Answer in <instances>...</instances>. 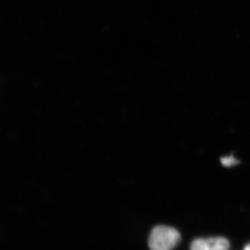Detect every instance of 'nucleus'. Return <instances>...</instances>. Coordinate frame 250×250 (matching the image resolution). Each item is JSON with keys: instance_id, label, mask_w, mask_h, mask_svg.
Listing matches in <instances>:
<instances>
[{"instance_id": "20e7f679", "label": "nucleus", "mask_w": 250, "mask_h": 250, "mask_svg": "<svg viewBox=\"0 0 250 250\" xmlns=\"http://www.w3.org/2000/svg\"><path fill=\"white\" fill-rule=\"evenodd\" d=\"M244 250H250V243L245 247V248L244 249Z\"/></svg>"}, {"instance_id": "7ed1b4c3", "label": "nucleus", "mask_w": 250, "mask_h": 250, "mask_svg": "<svg viewBox=\"0 0 250 250\" xmlns=\"http://www.w3.org/2000/svg\"><path fill=\"white\" fill-rule=\"evenodd\" d=\"M220 160L222 165L225 167H232L239 164V161L232 155L224 156L221 158Z\"/></svg>"}, {"instance_id": "f03ea898", "label": "nucleus", "mask_w": 250, "mask_h": 250, "mask_svg": "<svg viewBox=\"0 0 250 250\" xmlns=\"http://www.w3.org/2000/svg\"><path fill=\"white\" fill-rule=\"evenodd\" d=\"M230 247L229 242L223 237L198 239L190 245V250H228Z\"/></svg>"}, {"instance_id": "f257e3e1", "label": "nucleus", "mask_w": 250, "mask_h": 250, "mask_svg": "<svg viewBox=\"0 0 250 250\" xmlns=\"http://www.w3.org/2000/svg\"><path fill=\"white\" fill-rule=\"evenodd\" d=\"M181 239L177 229L160 226L154 228L149 237L148 245L151 250H173Z\"/></svg>"}]
</instances>
